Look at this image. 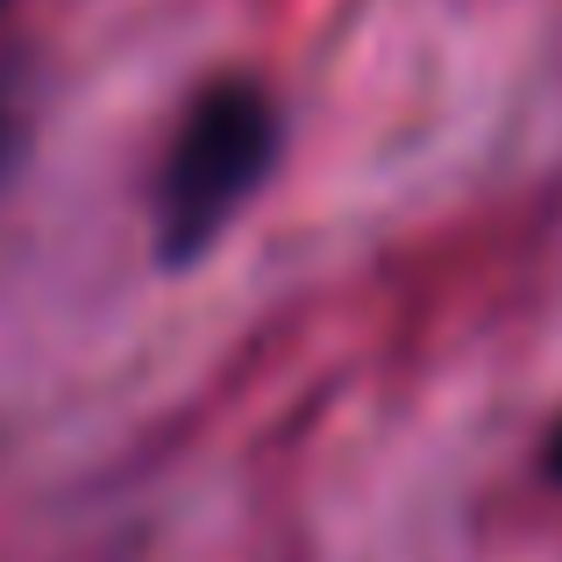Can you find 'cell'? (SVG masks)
<instances>
[{"mask_svg": "<svg viewBox=\"0 0 562 562\" xmlns=\"http://www.w3.org/2000/svg\"><path fill=\"white\" fill-rule=\"evenodd\" d=\"M278 150V114L263 86H214L200 108L186 114L179 143H171L165 186H157V228H165V257H192L249 186L271 171Z\"/></svg>", "mask_w": 562, "mask_h": 562, "instance_id": "1", "label": "cell"}, {"mask_svg": "<svg viewBox=\"0 0 562 562\" xmlns=\"http://www.w3.org/2000/svg\"><path fill=\"white\" fill-rule=\"evenodd\" d=\"M555 470H562V435H555Z\"/></svg>", "mask_w": 562, "mask_h": 562, "instance_id": "2", "label": "cell"}]
</instances>
